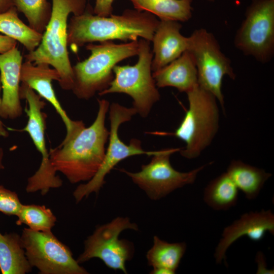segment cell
<instances>
[{
    "instance_id": "obj_34",
    "label": "cell",
    "mask_w": 274,
    "mask_h": 274,
    "mask_svg": "<svg viewBox=\"0 0 274 274\" xmlns=\"http://www.w3.org/2000/svg\"><path fill=\"white\" fill-rule=\"evenodd\" d=\"M207 1H208L209 2H213V1H214V0H207Z\"/></svg>"
},
{
    "instance_id": "obj_3",
    "label": "cell",
    "mask_w": 274,
    "mask_h": 274,
    "mask_svg": "<svg viewBox=\"0 0 274 274\" xmlns=\"http://www.w3.org/2000/svg\"><path fill=\"white\" fill-rule=\"evenodd\" d=\"M88 0H52L50 19L38 47L24 55L25 61L47 63L59 73L60 87L71 90L74 83L73 67L67 50L68 17L83 13Z\"/></svg>"
},
{
    "instance_id": "obj_32",
    "label": "cell",
    "mask_w": 274,
    "mask_h": 274,
    "mask_svg": "<svg viewBox=\"0 0 274 274\" xmlns=\"http://www.w3.org/2000/svg\"><path fill=\"white\" fill-rule=\"evenodd\" d=\"M2 91V85L0 79V109L1 106L2 97L1 96V93ZM9 135V132L6 128L4 124L0 119V138H7Z\"/></svg>"
},
{
    "instance_id": "obj_2",
    "label": "cell",
    "mask_w": 274,
    "mask_h": 274,
    "mask_svg": "<svg viewBox=\"0 0 274 274\" xmlns=\"http://www.w3.org/2000/svg\"><path fill=\"white\" fill-rule=\"evenodd\" d=\"M90 6L83 13L73 15L68 22L67 45L74 50L95 42L136 41L139 38L151 42L159 22L152 14L136 9L100 16L91 13Z\"/></svg>"
},
{
    "instance_id": "obj_20",
    "label": "cell",
    "mask_w": 274,
    "mask_h": 274,
    "mask_svg": "<svg viewBox=\"0 0 274 274\" xmlns=\"http://www.w3.org/2000/svg\"><path fill=\"white\" fill-rule=\"evenodd\" d=\"M21 235L0 232V270L2 274H25L32 271Z\"/></svg>"
},
{
    "instance_id": "obj_13",
    "label": "cell",
    "mask_w": 274,
    "mask_h": 274,
    "mask_svg": "<svg viewBox=\"0 0 274 274\" xmlns=\"http://www.w3.org/2000/svg\"><path fill=\"white\" fill-rule=\"evenodd\" d=\"M180 148L162 149L152 156L150 162L142 165L140 171L132 173L120 171L129 177L152 200L160 199L185 185L193 184L198 174L207 165H203L188 172L175 169L170 162V156Z\"/></svg>"
},
{
    "instance_id": "obj_25",
    "label": "cell",
    "mask_w": 274,
    "mask_h": 274,
    "mask_svg": "<svg viewBox=\"0 0 274 274\" xmlns=\"http://www.w3.org/2000/svg\"><path fill=\"white\" fill-rule=\"evenodd\" d=\"M17 217L16 225L24 224L33 230L42 232L51 231L57 221L50 209L34 204H23Z\"/></svg>"
},
{
    "instance_id": "obj_8",
    "label": "cell",
    "mask_w": 274,
    "mask_h": 274,
    "mask_svg": "<svg viewBox=\"0 0 274 274\" xmlns=\"http://www.w3.org/2000/svg\"><path fill=\"white\" fill-rule=\"evenodd\" d=\"M19 94L20 98L27 102L24 111L28 117L27 124L21 131L27 132L42 156L38 169L27 179L25 191L27 193L40 191L42 195H45L51 189L62 185V180L56 175L57 172L51 163L46 147V115L43 112L46 103L33 90L23 83L20 85Z\"/></svg>"
},
{
    "instance_id": "obj_1",
    "label": "cell",
    "mask_w": 274,
    "mask_h": 274,
    "mask_svg": "<svg viewBox=\"0 0 274 274\" xmlns=\"http://www.w3.org/2000/svg\"><path fill=\"white\" fill-rule=\"evenodd\" d=\"M98 110L94 122L66 142L49 151L51 163L71 184L87 182L96 174L104 159L109 131L105 125L110 103L97 100Z\"/></svg>"
},
{
    "instance_id": "obj_22",
    "label": "cell",
    "mask_w": 274,
    "mask_h": 274,
    "mask_svg": "<svg viewBox=\"0 0 274 274\" xmlns=\"http://www.w3.org/2000/svg\"><path fill=\"white\" fill-rule=\"evenodd\" d=\"M135 9L146 11L160 20L185 22L192 16V0H130Z\"/></svg>"
},
{
    "instance_id": "obj_14",
    "label": "cell",
    "mask_w": 274,
    "mask_h": 274,
    "mask_svg": "<svg viewBox=\"0 0 274 274\" xmlns=\"http://www.w3.org/2000/svg\"><path fill=\"white\" fill-rule=\"evenodd\" d=\"M50 66L47 63L34 64L25 61L21 66L20 81L48 101L55 109L66 128V135L62 141V142H65L72 138L85 126L82 121L72 120L61 106L52 84L53 81H59L60 76L55 68Z\"/></svg>"
},
{
    "instance_id": "obj_26",
    "label": "cell",
    "mask_w": 274,
    "mask_h": 274,
    "mask_svg": "<svg viewBox=\"0 0 274 274\" xmlns=\"http://www.w3.org/2000/svg\"><path fill=\"white\" fill-rule=\"evenodd\" d=\"M14 6L22 13L29 26L43 33L52 13V4L47 0H13Z\"/></svg>"
},
{
    "instance_id": "obj_23",
    "label": "cell",
    "mask_w": 274,
    "mask_h": 274,
    "mask_svg": "<svg viewBox=\"0 0 274 274\" xmlns=\"http://www.w3.org/2000/svg\"><path fill=\"white\" fill-rule=\"evenodd\" d=\"M0 32L21 44L28 52L38 47L43 36L20 19L15 7L0 13Z\"/></svg>"
},
{
    "instance_id": "obj_19",
    "label": "cell",
    "mask_w": 274,
    "mask_h": 274,
    "mask_svg": "<svg viewBox=\"0 0 274 274\" xmlns=\"http://www.w3.org/2000/svg\"><path fill=\"white\" fill-rule=\"evenodd\" d=\"M186 247L184 242L169 243L154 236L153 246L146 254L148 263L153 267L150 273H175Z\"/></svg>"
},
{
    "instance_id": "obj_9",
    "label": "cell",
    "mask_w": 274,
    "mask_h": 274,
    "mask_svg": "<svg viewBox=\"0 0 274 274\" xmlns=\"http://www.w3.org/2000/svg\"><path fill=\"white\" fill-rule=\"evenodd\" d=\"M187 50L193 58L198 85L214 95L224 110L222 80L225 76L233 80L236 77L230 59L221 52L213 35L203 28L195 30L188 37Z\"/></svg>"
},
{
    "instance_id": "obj_4",
    "label": "cell",
    "mask_w": 274,
    "mask_h": 274,
    "mask_svg": "<svg viewBox=\"0 0 274 274\" xmlns=\"http://www.w3.org/2000/svg\"><path fill=\"white\" fill-rule=\"evenodd\" d=\"M88 58L72 66V91L79 99L88 100L108 88L114 79L113 67L120 61L138 55V41L115 44L112 41L87 44Z\"/></svg>"
},
{
    "instance_id": "obj_33",
    "label": "cell",
    "mask_w": 274,
    "mask_h": 274,
    "mask_svg": "<svg viewBox=\"0 0 274 274\" xmlns=\"http://www.w3.org/2000/svg\"><path fill=\"white\" fill-rule=\"evenodd\" d=\"M4 159V151L3 148L0 146V171L5 168L3 163Z\"/></svg>"
},
{
    "instance_id": "obj_11",
    "label": "cell",
    "mask_w": 274,
    "mask_h": 274,
    "mask_svg": "<svg viewBox=\"0 0 274 274\" xmlns=\"http://www.w3.org/2000/svg\"><path fill=\"white\" fill-rule=\"evenodd\" d=\"M235 47L262 63L274 53V0H252L234 38Z\"/></svg>"
},
{
    "instance_id": "obj_28",
    "label": "cell",
    "mask_w": 274,
    "mask_h": 274,
    "mask_svg": "<svg viewBox=\"0 0 274 274\" xmlns=\"http://www.w3.org/2000/svg\"><path fill=\"white\" fill-rule=\"evenodd\" d=\"M115 0H95L93 13L98 16L108 17L112 14L113 4Z\"/></svg>"
},
{
    "instance_id": "obj_24",
    "label": "cell",
    "mask_w": 274,
    "mask_h": 274,
    "mask_svg": "<svg viewBox=\"0 0 274 274\" xmlns=\"http://www.w3.org/2000/svg\"><path fill=\"white\" fill-rule=\"evenodd\" d=\"M237 198L238 188L226 172L210 182L203 193L204 201L217 211L229 209L236 204Z\"/></svg>"
},
{
    "instance_id": "obj_29",
    "label": "cell",
    "mask_w": 274,
    "mask_h": 274,
    "mask_svg": "<svg viewBox=\"0 0 274 274\" xmlns=\"http://www.w3.org/2000/svg\"><path fill=\"white\" fill-rule=\"evenodd\" d=\"M17 42L8 36L0 35V54L7 52L17 46Z\"/></svg>"
},
{
    "instance_id": "obj_7",
    "label": "cell",
    "mask_w": 274,
    "mask_h": 274,
    "mask_svg": "<svg viewBox=\"0 0 274 274\" xmlns=\"http://www.w3.org/2000/svg\"><path fill=\"white\" fill-rule=\"evenodd\" d=\"M109 111L110 121L109 146L95 176L90 181L80 184L73 192V195L77 203L92 193H98L105 183L106 176L122 160L136 155L152 156L159 151H145L142 147L141 142L136 139H132L128 145L120 139L118 134L120 126L130 121L132 117L137 114L133 107L127 108L113 102L110 105Z\"/></svg>"
},
{
    "instance_id": "obj_27",
    "label": "cell",
    "mask_w": 274,
    "mask_h": 274,
    "mask_svg": "<svg viewBox=\"0 0 274 274\" xmlns=\"http://www.w3.org/2000/svg\"><path fill=\"white\" fill-rule=\"evenodd\" d=\"M22 204L16 192L0 185V212L17 217Z\"/></svg>"
},
{
    "instance_id": "obj_10",
    "label": "cell",
    "mask_w": 274,
    "mask_h": 274,
    "mask_svg": "<svg viewBox=\"0 0 274 274\" xmlns=\"http://www.w3.org/2000/svg\"><path fill=\"white\" fill-rule=\"evenodd\" d=\"M126 229L138 230V226L127 217H117L111 222L96 228L84 242L83 252L77 259L81 264L94 258L101 260L109 268L127 273L126 261L131 260L134 253L133 244L119 238Z\"/></svg>"
},
{
    "instance_id": "obj_15",
    "label": "cell",
    "mask_w": 274,
    "mask_h": 274,
    "mask_svg": "<svg viewBox=\"0 0 274 274\" xmlns=\"http://www.w3.org/2000/svg\"><path fill=\"white\" fill-rule=\"evenodd\" d=\"M274 234V215L270 210H261L243 214L239 219L225 227L214 253L217 264L226 261V252L237 239L246 235L251 240H261L266 232Z\"/></svg>"
},
{
    "instance_id": "obj_21",
    "label": "cell",
    "mask_w": 274,
    "mask_h": 274,
    "mask_svg": "<svg viewBox=\"0 0 274 274\" xmlns=\"http://www.w3.org/2000/svg\"><path fill=\"white\" fill-rule=\"evenodd\" d=\"M226 173L238 189L249 200L257 197L265 182L272 175L262 169L236 160L231 161Z\"/></svg>"
},
{
    "instance_id": "obj_16",
    "label": "cell",
    "mask_w": 274,
    "mask_h": 274,
    "mask_svg": "<svg viewBox=\"0 0 274 274\" xmlns=\"http://www.w3.org/2000/svg\"><path fill=\"white\" fill-rule=\"evenodd\" d=\"M23 57L17 46L0 54V79L2 96L0 117L15 119L23 112L20 97V82Z\"/></svg>"
},
{
    "instance_id": "obj_17",
    "label": "cell",
    "mask_w": 274,
    "mask_h": 274,
    "mask_svg": "<svg viewBox=\"0 0 274 274\" xmlns=\"http://www.w3.org/2000/svg\"><path fill=\"white\" fill-rule=\"evenodd\" d=\"M182 25L179 21L159 20L152 41L153 44L151 68L156 72L177 58L188 47V37L180 33Z\"/></svg>"
},
{
    "instance_id": "obj_18",
    "label": "cell",
    "mask_w": 274,
    "mask_h": 274,
    "mask_svg": "<svg viewBox=\"0 0 274 274\" xmlns=\"http://www.w3.org/2000/svg\"><path fill=\"white\" fill-rule=\"evenodd\" d=\"M157 87H173L187 93L198 85L197 68L191 54L184 51L178 58L153 72Z\"/></svg>"
},
{
    "instance_id": "obj_12",
    "label": "cell",
    "mask_w": 274,
    "mask_h": 274,
    "mask_svg": "<svg viewBox=\"0 0 274 274\" xmlns=\"http://www.w3.org/2000/svg\"><path fill=\"white\" fill-rule=\"evenodd\" d=\"M21 237L27 260L41 274H87L73 257L66 245L52 231L42 232L24 228Z\"/></svg>"
},
{
    "instance_id": "obj_31",
    "label": "cell",
    "mask_w": 274,
    "mask_h": 274,
    "mask_svg": "<svg viewBox=\"0 0 274 274\" xmlns=\"http://www.w3.org/2000/svg\"><path fill=\"white\" fill-rule=\"evenodd\" d=\"M14 6L13 0H0V13L7 11Z\"/></svg>"
},
{
    "instance_id": "obj_30",
    "label": "cell",
    "mask_w": 274,
    "mask_h": 274,
    "mask_svg": "<svg viewBox=\"0 0 274 274\" xmlns=\"http://www.w3.org/2000/svg\"><path fill=\"white\" fill-rule=\"evenodd\" d=\"M256 261L258 263L257 273H273V270L266 268V263L263 254L258 252L256 255Z\"/></svg>"
},
{
    "instance_id": "obj_6",
    "label": "cell",
    "mask_w": 274,
    "mask_h": 274,
    "mask_svg": "<svg viewBox=\"0 0 274 274\" xmlns=\"http://www.w3.org/2000/svg\"><path fill=\"white\" fill-rule=\"evenodd\" d=\"M139 59L134 65H117L113 69L114 77L109 87L99 92L102 96L110 93H122L129 95L133 106L142 117L148 116L153 105L160 99V94L152 74L153 57L150 41H138Z\"/></svg>"
},
{
    "instance_id": "obj_5",
    "label": "cell",
    "mask_w": 274,
    "mask_h": 274,
    "mask_svg": "<svg viewBox=\"0 0 274 274\" xmlns=\"http://www.w3.org/2000/svg\"><path fill=\"white\" fill-rule=\"evenodd\" d=\"M186 93L189 108L179 126L174 132L156 134L172 135L184 142L180 154L193 159L215 138L219 127V111L215 96L198 85Z\"/></svg>"
}]
</instances>
